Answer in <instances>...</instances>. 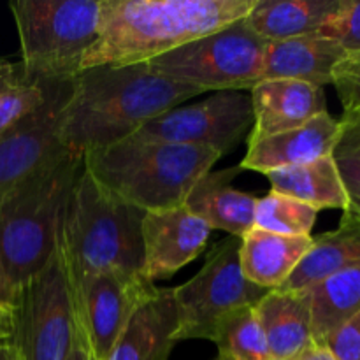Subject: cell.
Segmentation results:
<instances>
[{"label": "cell", "instance_id": "1", "mask_svg": "<svg viewBox=\"0 0 360 360\" xmlns=\"http://www.w3.org/2000/svg\"><path fill=\"white\" fill-rule=\"evenodd\" d=\"M202 90L155 72L146 62L81 70L65 108L60 141L83 158L136 136L146 123Z\"/></svg>", "mask_w": 360, "mask_h": 360}, {"label": "cell", "instance_id": "2", "mask_svg": "<svg viewBox=\"0 0 360 360\" xmlns=\"http://www.w3.org/2000/svg\"><path fill=\"white\" fill-rule=\"evenodd\" d=\"M257 0H101L97 41L81 70L158 58L245 20Z\"/></svg>", "mask_w": 360, "mask_h": 360}, {"label": "cell", "instance_id": "3", "mask_svg": "<svg viewBox=\"0 0 360 360\" xmlns=\"http://www.w3.org/2000/svg\"><path fill=\"white\" fill-rule=\"evenodd\" d=\"M220 158L206 148L132 136L88 151L83 169L105 192L151 213L183 206L190 190Z\"/></svg>", "mask_w": 360, "mask_h": 360}, {"label": "cell", "instance_id": "4", "mask_svg": "<svg viewBox=\"0 0 360 360\" xmlns=\"http://www.w3.org/2000/svg\"><path fill=\"white\" fill-rule=\"evenodd\" d=\"M81 171L83 158L62 150L0 195V255L18 290L58 250L67 200Z\"/></svg>", "mask_w": 360, "mask_h": 360}, {"label": "cell", "instance_id": "5", "mask_svg": "<svg viewBox=\"0 0 360 360\" xmlns=\"http://www.w3.org/2000/svg\"><path fill=\"white\" fill-rule=\"evenodd\" d=\"M144 214L83 169L70 190L58 243L70 287L105 271L141 276Z\"/></svg>", "mask_w": 360, "mask_h": 360}, {"label": "cell", "instance_id": "6", "mask_svg": "<svg viewBox=\"0 0 360 360\" xmlns=\"http://www.w3.org/2000/svg\"><path fill=\"white\" fill-rule=\"evenodd\" d=\"M21 62L46 77H76L98 35L101 0H14Z\"/></svg>", "mask_w": 360, "mask_h": 360}, {"label": "cell", "instance_id": "7", "mask_svg": "<svg viewBox=\"0 0 360 360\" xmlns=\"http://www.w3.org/2000/svg\"><path fill=\"white\" fill-rule=\"evenodd\" d=\"M267 41L239 20L146 62L155 72L204 91L252 90L262 81Z\"/></svg>", "mask_w": 360, "mask_h": 360}, {"label": "cell", "instance_id": "8", "mask_svg": "<svg viewBox=\"0 0 360 360\" xmlns=\"http://www.w3.org/2000/svg\"><path fill=\"white\" fill-rule=\"evenodd\" d=\"M241 239L229 238L214 245L199 273L172 288L178 308V341H213L218 323L231 313L255 308L269 290L245 276L239 262Z\"/></svg>", "mask_w": 360, "mask_h": 360}, {"label": "cell", "instance_id": "9", "mask_svg": "<svg viewBox=\"0 0 360 360\" xmlns=\"http://www.w3.org/2000/svg\"><path fill=\"white\" fill-rule=\"evenodd\" d=\"M74 326L72 292L58 248L48 266L18 292L11 343L20 360H65Z\"/></svg>", "mask_w": 360, "mask_h": 360}, {"label": "cell", "instance_id": "10", "mask_svg": "<svg viewBox=\"0 0 360 360\" xmlns=\"http://www.w3.org/2000/svg\"><path fill=\"white\" fill-rule=\"evenodd\" d=\"M253 127V108L245 91H214L190 105H178L151 120L137 137L206 148L220 157L239 146Z\"/></svg>", "mask_w": 360, "mask_h": 360}, {"label": "cell", "instance_id": "11", "mask_svg": "<svg viewBox=\"0 0 360 360\" xmlns=\"http://www.w3.org/2000/svg\"><path fill=\"white\" fill-rule=\"evenodd\" d=\"M76 77H51L39 108L0 134V195L65 148L60 141Z\"/></svg>", "mask_w": 360, "mask_h": 360}, {"label": "cell", "instance_id": "12", "mask_svg": "<svg viewBox=\"0 0 360 360\" xmlns=\"http://www.w3.org/2000/svg\"><path fill=\"white\" fill-rule=\"evenodd\" d=\"M153 290V283L122 271L94 274L70 287L74 313L86 336L91 360H109L130 316Z\"/></svg>", "mask_w": 360, "mask_h": 360}, {"label": "cell", "instance_id": "13", "mask_svg": "<svg viewBox=\"0 0 360 360\" xmlns=\"http://www.w3.org/2000/svg\"><path fill=\"white\" fill-rule=\"evenodd\" d=\"M210 225L185 206L151 211L143 218L144 262L141 276L153 283L178 273L200 257L211 238Z\"/></svg>", "mask_w": 360, "mask_h": 360}, {"label": "cell", "instance_id": "14", "mask_svg": "<svg viewBox=\"0 0 360 360\" xmlns=\"http://www.w3.org/2000/svg\"><path fill=\"white\" fill-rule=\"evenodd\" d=\"M340 134L341 120L326 111L297 129L250 143L239 167L267 174L311 164L333 155Z\"/></svg>", "mask_w": 360, "mask_h": 360}, {"label": "cell", "instance_id": "15", "mask_svg": "<svg viewBox=\"0 0 360 360\" xmlns=\"http://www.w3.org/2000/svg\"><path fill=\"white\" fill-rule=\"evenodd\" d=\"M253 127L248 144L294 130L327 111L322 86L290 79H262L250 90Z\"/></svg>", "mask_w": 360, "mask_h": 360}, {"label": "cell", "instance_id": "16", "mask_svg": "<svg viewBox=\"0 0 360 360\" xmlns=\"http://www.w3.org/2000/svg\"><path fill=\"white\" fill-rule=\"evenodd\" d=\"M178 308L172 288H157L137 306L109 360H169L178 343Z\"/></svg>", "mask_w": 360, "mask_h": 360}, {"label": "cell", "instance_id": "17", "mask_svg": "<svg viewBox=\"0 0 360 360\" xmlns=\"http://www.w3.org/2000/svg\"><path fill=\"white\" fill-rule=\"evenodd\" d=\"M239 167L210 171L190 190L183 206L199 217L211 231H224L232 238H245L255 227L257 199L253 193L234 188L232 181L241 172Z\"/></svg>", "mask_w": 360, "mask_h": 360}, {"label": "cell", "instance_id": "18", "mask_svg": "<svg viewBox=\"0 0 360 360\" xmlns=\"http://www.w3.org/2000/svg\"><path fill=\"white\" fill-rule=\"evenodd\" d=\"M347 56L345 49L319 32L287 41L267 42L262 79H290L326 86L333 84L338 63Z\"/></svg>", "mask_w": 360, "mask_h": 360}, {"label": "cell", "instance_id": "19", "mask_svg": "<svg viewBox=\"0 0 360 360\" xmlns=\"http://www.w3.org/2000/svg\"><path fill=\"white\" fill-rule=\"evenodd\" d=\"M311 246L313 236L292 238L253 227L241 238L239 262L248 281L273 292L292 276Z\"/></svg>", "mask_w": 360, "mask_h": 360}, {"label": "cell", "instance_id": "20", "mask_svg": "<svg viewBox=\"0 0 360 360\" xmlns=\"http://www.w3.org/2000/svg\"><path fill=\"white\" fill-rule=\"evenodd\" d=\"M360 267V214L343 211L338 229L313 236V246L281 292H304L341 271Z\"/></svg>", "mask_w": 360, "mask_h": 360}, {"label": "cell", "instance_id": "21", "mask_svg": "<svg viewBox=\"0 0 360 360\" xmlns=\"http://www.w3.org/2000/svg\"><path fill=\"white\" fill-rule=\"evenodd\" d=\"M255 311L273 360H295L315 343L304 292L273 290L264 295Z\"/></svg>", "mask_w": 360, "mask_h": 360}, {"label": "cell", "instance_id": "22", "mask_svg": "<svg viewBox=\"0 0 360 360\" xmlns=\"http://www.w3.org/2000/svg\"><path fill=\"white\" fill-rule=\"evenodd\" d=\"M338 6L340 0H257L245 20L264 41L278 42L319 32Z\"/></svg>", "mask_w": 360, "mask_h": 360}, {"label": "cell", "instance_id": "23", "mask_svg": "<svg viewBox=\"0 0 360 360\" xmlns=\"http://www.w3.org/2000/svg\"><path fill=\"white\" fill-rule=\"evenodd\" d=\"M271 192L281 193L302 204L322 210H348V195L333 157L320 158L299 167L267 172Z\"/></svg>", "mask_w": 360, "mask_h": 360}, {"label": "cell", "instance_id": "24", "mask_svg": "<svg viewBox=\"0 0 360 360\" xmlns=\"http://www.w3.org/2000/svg\"><path fill=\"white\" fill-rule=\"evenodd\" d=\"M311 313L313 341H326L360 313V267L341 271L304 290Z\"/></svg>", "mask_w": 360, "mask_h": 360}, {"label": "cell", "instance_id": "25", "mask_svg": "<svg viewBox=\"0 0 360 360\" xmlns=\"http://www.w3.org/2000/svg\"><path fill=\"white\" fill-rule=\"evenodd\" d=\"M49 79L32 72L21 60L0 58V134L42 104Z\"/></svg>", "mask_w": 360, "mask_h": 360}, {"label": "cell", "instance_id": "26", "mask_svg": "<svg viewBox=\"0 0 360 360\" xmlns=\"http://www.w3.org/2000/svg\"><path fill=\"white\" fill-rule=\"evenodd\" d=\"M213 343L231 360H273L255 308L231 313L218 323Z\"/></svg>", "mask_w": 360, "mask_h": 360}, {"label": "cell", "instance_id": "27", "mask_svg": "<svg viewBox=\"0 0 360 360\" xmlns=\"http://www.w3.org/2000/svg\"><path fill=\"white\" fill-rule=\"evenodd\" d=\"M319 211L315 207L290 199L281 193L269 192L267 195L257 199L255 227L271 234L311 236Z\"/></svg>", "mask_w": 360, "mask_h": 360}, {"label": "cell", "instance_id": "28", "mask_svg": "<svg viewBox=\"0 0 360 360\" xmlns=\"http://www.w3.org/2000/svg\"><path fill=\"white\" fill-rule=\"evenodd\" d=\"M330 157L348 195L347 211L360 214V115L341 118V134Z\"/></svg>", "mask_w": 360, "mask_h": 360}, {"label": "cell", "instance_id": "29", "mask_svg": "<svg viewBox=\"0 0 360 360\" xmlns=\"http://www.w3.org/2000/svg\"><path fill=\"white\" fill-rule=\"evenodd\" d=\"M319 34L340 44L347 55L360 53V2L340 0V6L320 27Z\"/></svg>", "mask_w": 360, "mask_h": 360}, {"label": "cell", "instance_id": "30", "mask_svg": "<svg viewBox=\"0 0 360 360\" xmlns=\"http://www.w3.org/2000/svg\"><path fill=\"white\" fill-rule=\"evenodd\" d=\"M333 86L343 105V116L360 115V53H350L338 63Z\"/></svg>", "mask_w": 360, "mask_h": 360}, {"label": "cell", "instance_id": "31", "mask_svg": "<svg viewBox=\"0 0 360 360\" xmlns=\"http://www.w3.org/2000/svg\"><path fill=\"white\" fill-rule=\"evenodd\" d=\"M326 347L336 360H360V313L336 330Z\"/></svg>", "mask_w": 360, "mask_h": 360}, {"label": "cell", "instance_id": "32", "mask_svg": "<svg viewBox=\"0 0 360 360\" xmlns=\"http://www.w3.org/2000/svg\"><path fill=\"white\" fill-rule=\"evenodd\" d=\"M18 288L14 287V283L11 281L9 274H7L6 266H4L2 255H0V304L6 306V308L13 309L16 306L18 301Z\"/></svg>", "mask_w": 360, "mask_h": 360}, {"label": "cell", "instance_id": "33", "mask_svg": "<svg viewBox=\"0 0 360 360\" xmlns=\"http://www.w3.org/2000/svg\"><path fill=\"white\" fill-rule=\"evenodd\" d=\"M65 360H91L86 336H84V330H83V327H81L79 320L77 319H76V326H74L72 347H70V352H69V355H67Z\"/></svg>", "mask_w": 360, "mask_h": 360}, {"label": "cell", "instance_id": "34", "mask_svg": "<svg viewBox=\"0 0 360 360\" xmlns=\"http://www.w3.org/2000/svg\"><path fill=\"white\" fill-rule=\"evenodd\" d=\"M14 334V311L0 304V343L13 340Z\"/></svg>", "mask_w": 360, "mask_h": 360}, {"label": "cell", "instance_id": "35", "mask_svg": "<svg viewBox=\"0 0 360 360\" xmlns=\"http://www.w3.org/2000/svg\"><path fill=\"white\" fill-rule=\"evenodd\" d=\"M295 360H336V357L330 354V350L326 345L313 343L309 345V347Z\"/></svg>", "mask_w": 360, "mask_h": 360}, {"label": "cell", "instance_id": "36", "mask_svg": "<svg viewBox=\"0 0 360 360\" xmlns=\"http://www.w3.org/2000/svg\"><path fill=\"white\" fill-rule=\"evenodd\" d=\"M0 360H20V355L11 341L0 343Z\"/></svg>", "mask_w": 360, "mask_h": 360}, {"label": "cell", "instance_id": "37", "mask_svg": "<svg viewBox=\"0 0 360 360\" xmlns=\"http://www.w3.org/2000/svg\"><path fill=\"white\" fill-rule=\"evenodd\" d=\"M214 360H231V359H227V357H224V355H220V354H218V357L214 359Z\"/></svg>", "mask_w": 360, "mask_h": 360}]
</instances>
